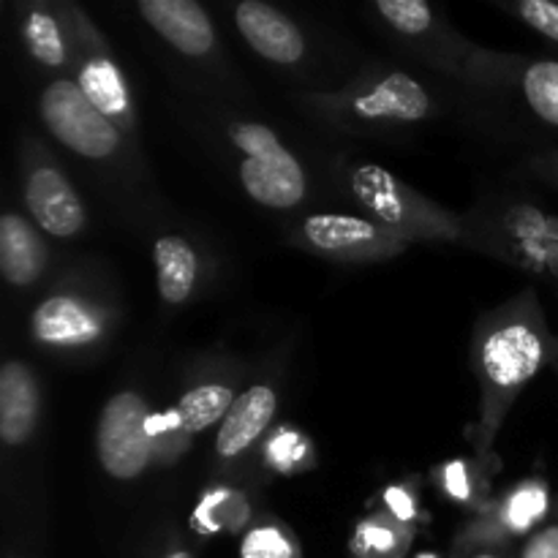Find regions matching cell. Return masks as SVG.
<instances>
[{
    "label": "cell",
    "mask_w": 558,
    "mask_h": 558,
    "mask_svg": "<svg viewBox=\"0 0 558 558\" xmlns=\"http://www.w3.org/2000/svg\"><path fill=\"white\" fill-rule=\"evenodd\" d=\"M554 341L548 316L532 287L480 316L472 332V371L480 390V452L494 447L518 396L550 365Z\"/></svg>",
    "instance_id": "6da1fadb"
},
{
    "label": "cell",
    "mask_w": 558,
    "mask_h": 558,
    "mask_svg": "<svg viewBox=\"0 0 558 558\" xmlns=\"http://www.w3.org/2000/svg\"><path fill=\"white\" fill-rule=\"evenodd\" d=\"M305 112L347 134H379L417 125L439 112L428 87L412 74L374 65L332 93L300 96Z\"/></svg>",
    "instance_id": "7a4b0ae2"
},
{
    "label": "cell",
    "mask_w": 558,
    "mask_h": 558,
    "mask_svg": "<svg viewBox=\"0 0 558 558\" xmlns=\"http://www.w3.org/2000/svg\"><path fill=\"white\" fill-rule=\"evenodd\" d=\"M338 183L357 202L368 218L401 234L409 243H463L469 240V223L456 213L445 210L434 199L423 196L387 172L379 163L349 161L338 172Z\"/></svg>",
    "instance_id": "3957f363"
},
{
    "label": "cell",
    "mask_w": 558,
    "mask_h": 558,
    "mask_svg": "<svg viewBox=\"0 0 558 558\" xmlns=\"http://www.w3.org/2000/svg\"><path fill=\"white\" fill-rule=\"evenodd\" d=\"M461 80L472 90L505 101L534 129L558 136V58H529L477 47Z\"/></svg>",
    "instance_id": "277c9868"
},
{
    "label": "cell",
    "mask_w": 558,
    "mask_h": 558,
    "mask_svg": "<svg viewBox=\"0 0 558 558\" xmlns=\"http://www.w3.org/2000/svg\"><path fill=\"white\" fill-rule=\"evenodd\" d=\"M227 140L238 153V178L245 194L270 210H294L308 196V174L276 131L254 120H232Z\"/></svg>",
    "instance_id": "5b68a950"
},
{
    "label": "cell",
    "mask_w": 558,
    "mask_h": 558,
    "mask_svg": "<svg viewBox=\"0 0 558 558\" xmlns=\"http://www.w3.org/2000/svg\"><path fill=\"white\" fill-rule=\"evenodd\" d=\"M44 129L76 156L96 163H114L123 156L125 134L82 93L71 76H54L38 96Z\"/></svg>",
    "instance_id": "8992f818"
},
{
    "label": "cell",
    "mask_w": 558,
    "mask_h": 558,
    "mask_svg": "<svg viewBox=\"0 0 558 558\" xmlns=\"http://www.w3.org/2000/svg\"><path fill=\"white\" fill-rule=\"evenodd\" d=\"M65 11H69L71 25L69 76L125 136H131L136 131V109L118 60L112 58L109 44L93 27V22L82 14V9L65 3Z\"/></svg>",
    "instance_id": "52a82bcc"
},
{
    "label": "cell",
    "mask_w": 558,
    "mask_h": 558,
    "mask_svg": "<svg viewBox=\"0 0 558 558\" xmlns=\"http://www.w3.org/2000/svg\"><path fill=\"white\" fill-rule=\"evenodd\" d=\"M289 245L308 251V254L325 256L341 265H363V262H385L403 254L409 240L390 232L368 216H352V213H316L294 223L289 232Z\"/></svg>",
    "instance_id": "ba28073f"
},
{
    "label": "cell",
    "mask_w": 558,
    "mask_h": 558,
    "mask_svg": "<svg viewBox=\"0 0 558 558\" xmlns=\"http://www.w3.org/2000/svg\"><path fill=\"white\" fill-rule=\"evenodd\" d=\"M96 452L104 472L120 483H131L147 472L156 441L150 407L140 392L123 390L104 403L96 425Z\"/></svg>",
    "instance_id": "9c48e42d"
},
{
    "label": "cell",
    "mask_w": 558,
    "mask_h": 558,
    "mask_svg": "<svg viewBox=\"0 0 558 558\" xmlns=\"http://www.w3.org/2000/svg\"><path fill=\"white\" fill-rule=\"evenodd\" d=\"M374 14L409 52L461 80L477 44L452 31L425 0H379Z\"/></svg>",
    "instance_id": "30bf717a"
},
{
    "label": "cell",
    "mask_w": 558,
    "mask_h": 558,
    "mask_svg": "<svg viewBox=\"0 0 558 558\" xmlns=\"http://www.w3.org/2000/svg\"><path fill=\"white\" fill-rule=\"evenodd\" d=\"M22 202H25L31 221L49 238L74 240L85 232V202L74 183L65 178L63 169L47 156V150L27 153Z\"/></svg>",
    "instance_id": "8fae6325"
},
{
    "label": "cell",
    "mask_w": 558,
    "mask_h": 558,
    "mask_svg": "<svg viewBox=\"0 0 558 558\" xmlns=\"http://www.w3.org/2000/svg\"><path fill=\"white\" fill-rule=\"evenodd\" d=\"M234 25L259 58L276 65H298L308 54V41L292 16L262 0H243L234 5Z\"/></svg>",
    "instance_id": "7c38bea8"
},
{
    "label": "cell",
    "mask_w": 558,
    "mask_h": 558,
    "mask_svg": "<svg viewBox=\"0 0 558 558\" xmlns=\"http://www.w3.org/2000/svg\"><path fill=\"white\" fill-rule=\"evenodd\" d=\"M136 11L183 58L202 60L216 52V25L196 0H140Z\"/></svg>",
    "instance_id": "4fadbf2b"
},
{
    "label": "cell",
    "mask_w": 558,
    "mask_h": 558,
    "mask_svg": "<svg viewBox=\"0 0 558 558\" xmlns=\"http://www.w3.org/2000/svg\"><path fill=\"white\" fill-rule=\"evenodd\" d=\"M41 417V390L33 368L22 360H5L0 368V439L20 450L33 439Z\"/></svg>",
    "instance_id": "5bb4252c"
},
{
    "label": "cell",
    "mask_w": 558,
    "mask_h": 558,
    "mask_svg": "<svg viewBox=\"0 0 558 558\" xmlns=\"http://www.w3.org/2000/svg\"><path fill=\"white\" fill-rule=\"evenodd\" d=\"M20 36L25 49L41 69L58 76L71 71V25L65 3H33L20 5Z\"/></svg>",
    "instance_id": "9a60e30c"
},
{
    "label": "cell",
    "mask_w": 558,
    "mask_h": 558,
    "mask_svg": "<svg viewBox=\"0 0 558 558\" xmlns=\"http://www.w3.org/2000/svg\"><path fill=\"white\" fill-rule=\"evenodd\" d=\"M101 311L76 292H58L38 305L33 316V336L47 347H87L104 330Z\"/></svg>",
    "instance_id": "2e32d148"
},
{
    "label": "cell",
    "mask_w": 558,
    "mask_h": 558,
    "mask_svg": "<svg viewBox=\"0 0 558 558\" xmlns=\"http://www.w3.org/2000/svg\"><path fill=\"white\" fill-rule=\"evenodd\" d=\"M276 412L278 392L270 385H254L245 392H240L234 407L229 409L223 423L218 425L216 445H213L218 461L229 463L245 456L265 436V430L270 428Z\"/></svg>",
    "instance_id": "e0dca14e"
},
{
    "label": "cell",
    "mask_w": 558,
    "mask_h": 558,
    "mask_svg": "<svg viewBox=\"0 0 558 558\" xmlns=\"http://www.w3.org/2000/svg\"><path fill=\"white\" fill-rule=\"evenodd\" d=\"M49 265V251L36 223L20 213L5 210L0 216V272L14 289H31L41 281Z\"/></svg>",
    "instance_id": "ac0fdd59"
},
{
    "label": "cell",
    "mask_w": 558,
    "mask_h": 558,
    "mask_svg": "<svg viewBox=\"0 0 558 558\" xmlns=\"http://www.w3.org/2000/svg\"><path fill=\"white\" fill-rule=\"evenodd\" d=\"M199 254L183 234H161L153 243V265H156L158 298L169 308L189 303L199 287Z\"/></svg>",
    "instance_id": "d6986e66"
},
{
    "label": "cell",
    "mask_w": 558,
    "mask_h": 558,
    "mask_svg": "<svg viewBox=\"0 0 558 558\" xmlns=\"http://www.w3.org/2000/svg\"><path fill=\"white\" fill-rule=\"evenodd\" d=\"M238 401V392L229 381L205 379L196 381L194 387L180 396L178 407H174V420H178L180 434L199 436L213 425H221L229 409Z\"/></svg>",
    "instance_id": "ffe728a7"
},
{
    "label": "cell",
    "mask_w": 558,
    "mask_h": 558,
    "mask_svg": "<svg viewBox=\"0 0 558 558\" xmlns=\"http://www.w3.org/2000/svg\"><path fill=\"white\" fill-rule=\"evenodd\" d=\"M240 558H303L298 539L287 526L276 521H265L251 526L240 543Z\"/></svg>",
    "instance_id": "44dd1931"
},
{
    "label": "cell",
    "mask_w": 558,
    "mask_h": 558,
    "mask_svg": "<svg viewBox=\"0 0 558 558\" xmlns=\"http://www.w3.org/2000/svg\"><path fill=\"white\" fill-rule=\"evenodd\" d=\"M510 11L523 22L526 27H532L534 33L558 47V3L556 0H515L510 3Z\"/></svg>",
    "instance_id": "7402d4cb"
},
{
    "label": "cell",
    "mask_w": 558,
    "mask_h": 558,
    "mask_svg": "<svg viewBox=\"0 0 558 558\" xmlns=\"http://www.w3.org/2000/svg\"><path fill=\"white\" fill-rule=\"evenodd\" d=\"M539 510H543V494L537 488H521L515 496L507 499L501 526L510 529V532H526L537 521Z\"/></svg>",
    "instance_id": "603a6c76"
},
{
    "label": "cell",
    "mask_w": 558,
    "mask_h": 558,
    "mask_svg": "<svg viewBox=\"0 0 558 558\" xmlns=\"http://www.w3.org/2000/svg\"><path fill=\"white\" fill-rule=\"evenodd\" d=\"M518 558H558V523L537 529V532L523 543Z\"/></svg>",
    "instance_id": "cb8c5ba5"
},
{
    "label": "cell",
    "mask_w": 558,
    "mask_h": 558,
    "mask_svg": "<svg viewBox=\"0 0 558 558\" xmlns=\"http://www.w3.org/2000/svg\"><path fill=\"white\" fill-rule=\"evenodd\" d=\"M534 178H539L543 183H548L550 189L558 191V147H548V150H539L537 156L529 161Z\"/></svg>",
    "instance_id": "d4e9b609"
},
{
    "label": "cell",
    "mask_w": 558,
    "mask_h": 558,
    "mask_svg": "<svg viewBox=\"0 0 558 558\" xmlns=\"http://www.w3.org/2000/svg\"><path fill=\"white\" fill-rule=\"evenodd\" d=\"M466 558H507L501 554L499 548H494V545H483V548H477L474 554H469Z\"/></svg>",
    "instance_id": "484cf974"
},
{
    "label": "cell",
    "mask_w": 558,
    "mask_h": 558,
    "mask_svg": "<svg viewBox=\"0 0 558 558\" xmlns=\"http://www.w3.org/2000/svg\"><path fill=\"white\" fill-rule=\"evenodd\" d=\"M163 558H194V554L189 548H172Z\"/></svg>",
    "instance_id": "4316f807"
},
{
    "label": "cell",
    "mask_w": 558,
    "mask_h": 558,
    "mask_svg": "<svg viewBox=\"0 0 558 558\" xmlns=\"http://www.w3.org/2000/svg\"><path fill=\"white\" fill-rule=\"evenodd\" d=\"M548 368L558 376V338L554 341V354H550V365H548Z\"/></svg>",
    "instance_id": "83f0119b"
},
{
    "label": "cell",
    "mask_w": 558,
    "mask_h": 558,
    "mask_svg": "<svg viewBox=\"0 0 558 558\" xmlns=\"http://www.w3.org/2000/svg\"><path fill=\"white\" fill-rule=\"evenodd\" d=\"M556 512H558V501H556Z\"/></svg>",
    "instance_id": "f1b7e54d"
}]
</instances>
